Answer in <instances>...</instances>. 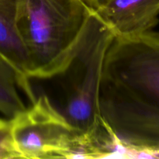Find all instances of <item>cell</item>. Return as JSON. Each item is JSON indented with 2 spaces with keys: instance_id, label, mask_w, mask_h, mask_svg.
I'll return each mask as SVG.
<instances>
[{
  "instance_id": "1",
  "label": "cell",
  "mask_w": 159,
  "mask_h": 159,
  "mask_svg": "<svg viewBox=\"0 0 159 159\" xmlns=\"http://www.w3.org/2000/svg\"><path fill=\"white\" fill-rule=\"evenodd\" d=\"M99 109L120 145L143 123L159 117V33L114 37L106 54Z\"/></svg>"
},
{
  "instance_id": "4",
  "label": "cell",
  "mask_w": 159,
  "mask_h": 159,
  "mask_svg": "<svg viewBox=\"0 0 159 159\" xmlns=\"http://www.w3.org/2000/svg\"><path fill=\"white\" fill-rule=\"evenodd\" d=\"M11 131L20 158H79L80 134L42 94L29 108L10 118Z\"/></svg>"
},
{
  "instance_id": "5",
  "label": "cell",
  "mask_w": 159,
  "mask_h": 159,
  "mask_svg": "<svg viewBox=\"0 0 159 159\" xmlns=\"http://www.w3.org/2000/svg\"><path fill=\"white\" fill-rule=\"evenodd\" d=\"M93 14L114 37L130 38L151 31L158 24L159 0H110Z\"/></svg>"
},
{
  "instance_id": "7",
  "label": "cell",
  "mask_w": 159,
  "mask_h": 159,
  "mask_svg": "<svg viewBox=\"0 0 159 159\" xmlns=\"http://www.w3.org/2000/svg\"><path fill=\"white\" fill-rule=\"evenodd\" d=\"M18 79L14 70L0 59V113L12 118L26 108L17 91Z\"/></svg>"
},
{
  "instance_id": "6",
  "label": "cell",
  "mask_w": 159,
  "mask_h": 159,
  "mask_svg": "<svg viewBox=\"0 0 159 159\" xmlns=\"http://www.w3.org/2000/svg\"><path fill=\"white\" fill-rule=\"evenodd\" d=\"M17 0H0V59L16 72L19 87L31 102L36 99L30 85L29 60L16 22Z\"/></svg>"
},
{
  "instance_id": "8",
  "label": "cell",
  "mask_w": 159,
  "mask_h": 159,
  "mask_svg": "<svg viewBox=\"0 0 159 159\" xmlns=\"http://www.w3.org/2000/svg\"><path fill=\"white\" fill-rule=\"evenodd\" d=\"M20 158L12 141L10 120L0 119V159Z\"/></svg>"
},
{
  "instance_id": "2",
  "label": "cell",
  "mask_w": 159,
  "mask_h": 159,
  "mask_svg": "<svg viewBox=\"0 0 159 159\" xmlns=\"http://www.w3.org/2000/svg\"><path fill=\"white\" fill-rule=\"evenodd\" d=\"M92 15L81 0H17V26L30 79H51L66 67Z\"/></svg>"
},
{
  "instance_id": "3",
  "label": "cell",
  "mask_w": 159,
  "mask_h": 159,
  "mask_svg": "<svg viewBox=\"0 0 159 159\" xmlns=\"http://www.w3.org/2000/svg\"><path fill=\"white\" fill-rule=\"evenodd\" d=\"M113 39L111 31L93 12L74 55L52 78L57 79L61 90V104L55 108L80 134L94 135L103 125L99 89L106 54Z\"/></svg>"
},
{
  "instance_id": "9",
  "label": "cell",
  "mask_w": 159,
  "mask_h": 159,
  "mask_svg": "<svg viewBox=\"0 0 159 159\" xmlns=\"http://www.w3.org/2000/svg\"><path fill=\"white\" fill-rule=\"evenodd\" d=\"M93 12H96L105 6L110 0H81Z\"/></svg>"
}]
</instances>
